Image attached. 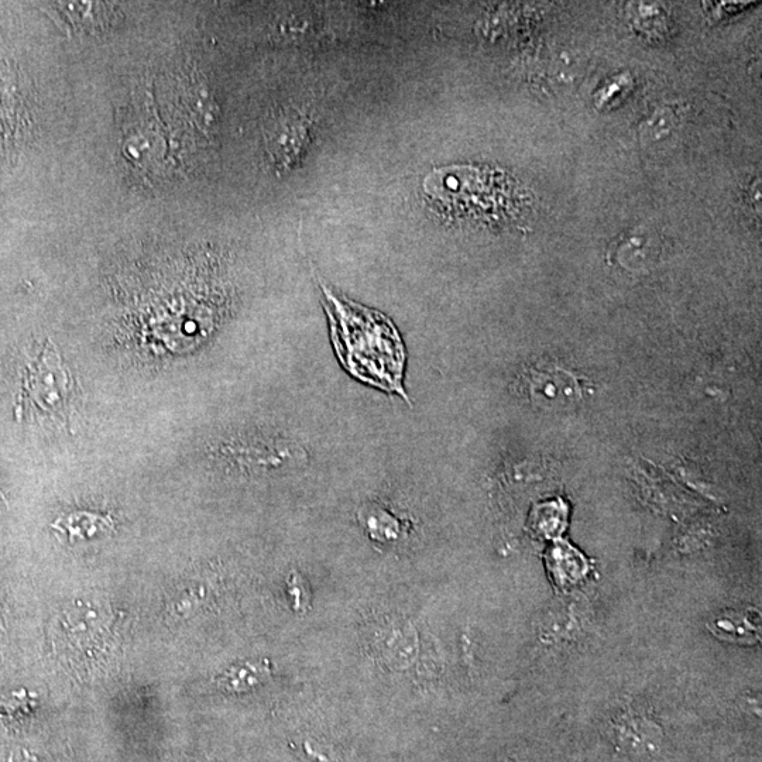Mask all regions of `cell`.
Here are the masks:
<instances>
[{
    "label": "cell",
    "mask_w": 762,
    "mask_h": 762,
    "mask_svg": "<svg viewBox=\"0 0 762 762\" xmlns=\"http://www.w3.org/2000/svg\"><path fill=\"white\" fill-rule=\"evenodd\" d=\"M331 339L339 362L353 377L407 400L404 343L389 318L332 293L322 284Z\"/></svg>",
    "instance_id": "cell-1"
},
{
    "label": "cell",
    "mask_w": 762,
    "mask_h": 762,
    "mask_svg": "<svg viewBox=\"0 0 762 762\" xmlns=\"http://www.w3.org/2000/svg\"><path fill=\"white\" fill-rule=\"evenodd\" d=\"M74 380L53 342L44 343L27 362L22 396L24 405L46 417H63L71 403Z\"/></svg>",
    "instance_id": "cell-2"
},
{
    "label": "cell",
    "mask_w": 762,
    "mask_h": 762,
    "mask_svg": "<svg viewBox=\"0 0 762 762\" xmlns=\"http://www.w3.org/2000/svg\"><path fill=\"white\" fill-rule=\"evenodd\" d=\"M712 630L723 640L755 643L760 638V616L755 612L722 614L713 621Z\"/></svg>",
    "instance_id": "cell-3"
},
{
    "label": "cell",
    "mask_w": 762,
    "mask_h": 762,
    "mask_svg": "<svg viewBox=\"0 0 762 762\" xmlns=\"http://www.w3.org/2000/svg\"><path fill=\"white\" fill-rule=\"evenodd\" d=\"M57 531L64 532L71 542L92 540L99 535L108 534L113 530L111 518L99 516V514L80 513L68 514L67 517H61L54 523Z\"/></svg>",
    "instance_id": "cell-4"
},
{
    "label": "cell",
    "mask_w": 762,
    "mask_h": 762,
    "mask_svg": "<svg viewBox=\"0 0 762 762\" xmlns=\"http://www.w3.org/2000/svg\"><path fill=\"white\" fill-rule=\"evenodd\" d=\"M651 256L650 239L641 233H635L630 239L624 242L620 247V257H623V263L633 267L643 266Z\"/></svg>",
    "instance_id": "cell-5"
},
{
    "label": "cell",
    "mask_w": 762,
    "mask_h": 762,
    "mask_svg": "<svg viewBox=\"0 0 762 762\" xmlns=\"http://www.w3.org/2000/svg\"><path fill=\"white\" fill-rule=\"evenodd\" d=\"M674 116L668 111L659 112L647 123L644 130L645 142L659 144L668 142L674 133Z\"/></svg>",
    "instance_id": "cell-6"
},
{
    "label": "cell",
    "mask_w": 762,
    "mask_h": 762,
    "mask_svg": "<svg viewBox=\"0 0 762 762\" xmlns=\"http://www.w3.org/2000/svg\"><path fill=\"white\" fill-rule=\"evenodd\" d=\"M267 674L266 669L259 667H245L239 669V671H233L231 675L226 676L229 686L233 689H240V683L245 681L247 685H253V683L259 682L260 678H263Z\"/></svg>",
    "instance_id": "cell-7"
}]
</instances>
